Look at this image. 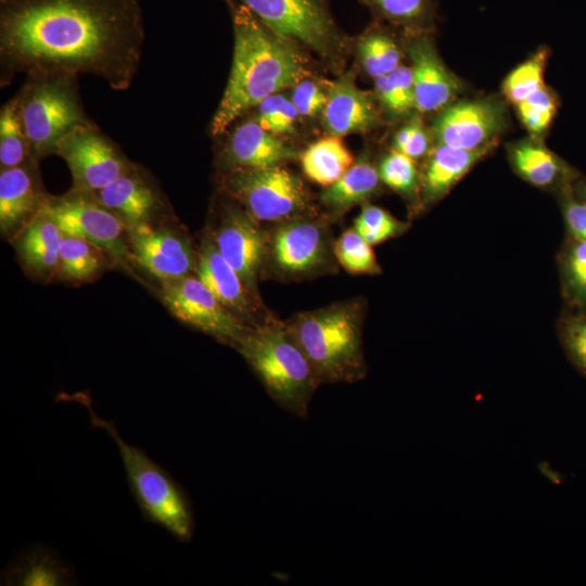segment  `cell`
Returning a JSON list of instances; mask_svg holds the SVG:
<instances>
[{"label":"cell","mask_w":586,"mask_h":586,"mask_svg":"<svg viewBox=\"0 0 586 586\" xmlns=\"http://www.w3.org/2000/svg\"><path fill=\"white\" fill-rule=\"evenodd\" d=\"M144 41L137 0H1L5 74L95 75L113 89L131 84Z\"/></svg>","instance_id":"1"},{"label":"cell","mask_w":586,"mask_h":586,"mask_svg":"<svg viewBox=\"0 0 586 586\" xmlns=\"http://www.w3.org/2000/svg\"><path fill=\"white\" fill-rule=\"evenodd\" d=\"M227 2L234 33L233 61L211 123L213 136L224 133L231 123L267 97L294 87L306 74L297 43L276 34L244 4L237 0Z\"/></svg>","instance_id":"2"},{"label":"cell","mask_w":586,"mask_h":586,"mask_svg":"<svg viewBox=\"0 0 586 586\" xmlns=\"http://www.w3.org/2000/svg\"><path fill=\"white\" fill-rule=\"evenodd\" d=\"M365 316L366 302L358 297L298 313L285 321L319 385L355 383L366 377Z\"/></svg>","instance_id":"3"},{"label":"cell","mask_w":586,"mask_h":586,"mask_svg":"<svg viewBox=\"0 0 586 586\" xmlns=\"http://www.w3.org/2000/svg\"><path fill=\"white\" fill-rule=\"evenodd\" d=\"M233 348L282 409L300 418L307 416L320 385L285 322L272 318L252 327Z\"/></svg>","instance_id":"4"},{"label":"cell","mask_w":586,"mask_h":586,"mask_svg":"<svg viewBox=\"0 0 586 586\" xmlns=\"http://www.w3.org/2000/svg\"><path fill=\"white\" fill-rule=\"evenodd\" d=\"M71 398L88 410L92 426L104 430L118 447L130 493L144 520L163 527L179 542H189L194 519L182 486L144 450L125 442L113 421L99 417L89 396L78 394Z\"/></svg>","instance_id":"5"},{"label":"cell","mask_w":586,"mask_h":586,"mask_svg":"<svg viewBox=\"0 0 586 586\" xmlns=\"http://www.w3.org/2000/svg\"><path fill=\"white\" fill-rule=\"evenodd\" d=\"M17 103L34 161L56 154L59 143L67 133L91 124L78 97L76 76H29Z\"/></svg>","instance_id":"6"},{"label":"cell","mask_w":586,"mask_h":586,"mask_svg":"<svg viewBox=\"0 0 586 586\" xmlns=\"http://www.w3.org/2000/svg\"><path fill=\"white\" fill-rule=\"evenodd\" d=\"M334 241L328 224L310 216L278 222L267 231L262 276L300 281L336 270Z\"/></svg>","instance_id":"7"},{"label":"cell","mask_w":586,"mask_h":586,"mask_svg":"<svg viewBox=\"0 0 586 586\" xmlns=\"http://www.w3.org/2000/svg\"><path fill=\"white\" fill-rule=\"evenodd\" d=\"M221 187L257 221H284L304 216L308 208L304 183L283 166L228 169Z\"/></svg>","instance_id":"8"},{"label":"cell","mask_w":586,"mask_h":586,"mask_svg":"<svg viewBox=\"0 0 586 586\" xmlns=\"http://www.w3.org/2000/svg\"><path fill=\"white\" fill-rule=\"evenodd\" d=\"M279 36L337 60L346 39L337 27L329 0H237Z\"/></svg>","instance_id":"9"},{"label":"cell","mask_w":586,"mask_h":586,"mask_svg":"<svg viewBox=\"0 0 586 586\" xmlns=\"http://www.w3.org/2000/svg\"><path fill=\"white\" fill-rule=\"evenodd\" d=\"M41 211L64 235L88 241L102 250L114 266L133 275L126 224L90 193L72 190L60 198H48Z\"/></svg>","instance_id":"10"},{"label":"cell","mask_w":586,"mask_h":586,"mask_svg":"<svg viewBox=\"0 0 586 586\" xmlns=\"http://www.w3.org/2000/svg\"><path fill=\"white\" fill-rule=\"evenodd\" d=\"M160 296L178 320L222 344L234 347L252 328L224 306L195 275L162 281Z\"/></svg>","instance_id":"11"},{"label":"cell","mask_w":586,"mask_h":586,"mask_svg":"<svg viewBox=\"0 0 586 586\" xmlns=\"http://www.w3.org/2000/svg\"><path fill=\"white\" fill-rule=\"evenodd\" d=\"M56 154L67 164L73 190L94 193L135 167L123 153L91 124L67 133Z\"/></svg>","instance_id":"12"},{"label":"cell","mask_w":586,"mask_h":586,"mask_svg":"<svg viewBox=\"0 0 586 586\" xmlns=\"http://www.w3.org/2000/svg\"><path fill=\"white\" fill-rule=\"evenodd\" d=\"M208 230L220 254L260 300L258 280L266 257L267 231L233 200L221 205L214 227Z\"/></svg>","instance_id":"13"},{"label":"cell","mask_w":586,"mask_h":586,"mask_svg":"<svg viewBox=\"0 0 586 586\" xmlns=\"http://www.w3.org/2000/svg\"><path fill=\"white\" fill-rule=\"evenodd\" d=\"M127 231L132 264L161 282L195 275L196 250L184 232L152 221Z\"/></svg>","instance_id":"14"},{"label":"cell","mask_w":586,"mask_h":586,"mask_svg":"<svg viewBox=\"0 0 586 586\" xmlns=\"http://www.w3.org/2000/svg\"><path fill=\"white\" fill-rule=\"evenodd\" d=\"M506 126L504 104L495 99L464 100L443 109L433 124L438 144L463 150L494 148Z\"/></svg>","instance_id":"15"},{"label":"cell","mask_w":586,"mask_h":586,"mask_svg":"<svg viewBox=\"0 0 586 586\" xmlns=\"http://www.w3.org/2000/svg\"><path fill=\"white\" fill-rule=\"evenodd\" d=\"M195 276L246 324L255 327L273 318L220 254L208 229L196 250Z\"/></svg>","instance_id":"16"},{"label":"cell","mask_w":586,"mask_h":586,"mask_svg":"<svg viewBox=\"0 0 586 586\" xmlns=\"http://www.w3.org/2000/svg\"><path fill=\"white\" fill-rule=\"evenodd\" d=\"M408 52L412 61L416 109L429 113L448 106L460 91V81L443 63L431 38L425 34L416 35L408 44Z\"/></svg>","instance_id":"17"},{"label":"cell","mask_w":586,"mask_h":586,"mask_svg":"<svg viewBox=\"0 0 586 586\" xmlns=\"http://www.w3.org/2000/svg\"><path fill=\"white\" fill-rule=\"evenodd\" d=\"M44 195L35 169L27 162L0 173V229L2 234L20 232L42 208Z\"/></svg>","instance_id":"18"},{"label":"cell","mask_w":586,"mask_h":586,"mask_svg":"<svg viewBox=\"0 0 586 586\" xmlns=\"http://www.w3.org/2000/svg\"><path fill=\"white\" fill-rule=\"evenodd\" d=\"M296 157L297 152L292 146L256 120H246L235 127L224 150V163L228 169L270 168Z\"/></svg>","instance_id":"19"},{"label":"cell","mask_w":586,"mask_h":586,"mask_svg":"<svg viewBox=\"0 0 586 586\" xmlns=\"http://www.w3.org/2000/svg\"><path fill=\"white\" fill-rule=\"evenodd\" d=\"M322 119L330 135L341 137L371 129L377 124L378 111L371 97L356 87L348 73L332 84Z\"/></svg>","instance_id":"20"},{"label":"cell","mask_w":586,"mask_h":586,"mask_svg":"<svg viewBox=\"0 0 586 586\" xmlns=\"http://www.w3.org/2000/svg\"><path fill=\"white\" fill-rule=\"evenodd\" d=\"M63 238L58 224L42 211L17 233L14 245L30 276L40 280L55 277Z\"/></svg>","instance_id":"21"},{"label":"cell","mask_w":586,"mask_h":586,"mask_svg":"<svg viewBox=\"0 0 586 586\" xmlns=\"http://www.w3.org/2000/svg\"><path fill=\"white\" fill-rule=\"evenodd\" d=\"M76 574L53 549L33 545L16 555L1 573L5 586H64L76 584Z\"/></svg>","instance_id":"22"},{"label":"cell","mask_w":586,"mask_h":586,"mask_svg":"<svg viewBox=\"0 0 586 586\" xmlns=\"http://www.w3.org/2000/svg\"><path fill=\"white\" fill-rule=\"evenodd\" d=\"M90 194L118 215L126 224L127 230L151 222L160 204L154 189L135 167L111 184Z\"/></svg>","instance_id":"23"},{"label":"cell","mask_w":586,"mask_h":586,"mask_svg":"<svg viewBox=\"0 0 586 586\" xmlns=\"http://www.w3.org/2000/svg\"><path fill=\"white\" fill-rule=\"evenodd\" d=\"M492 150H463L438 144L431 153L421 177L423 202L432 204L444 198Z\"/></svg>","instance_id":"24"},{"label":"cell","mask_w":586,"mask_h":586,"mask_svg":"<svg viewBox=\"0 0 586 586\" xmlns=\"http://www.w3.org/2000/svg\"><path fill=\"white\" fill-rule=\"evenodd\" d=\"M378 169L367 157L355 162L334 183L327 187L320 200L333 217L342 216L356 204L366 202L380 188Z\"/></svg>","instance_id":"25"},{"label":"cell","mask_w":586,"mask_h":586,"mask_svg":"<svg viewBox=\"0 0 586 586\" xmlns=\"http://www.w3.org/2000/svg\"><path fill=\"white\" fill-rule=\"evenodd\" d=\"M304 174L314 182L329 187L354 164L341 138L330 136L311 143L301 155Z\"/></svg>","instance_id":"26"},{"label":"cell","mask_w":586,"mask_h":586,"mask_svg":"<svg viewBox=\"0 0 586 586\" xmlns=\"http://www.w3.org/2000/svg\"><path fill=\"white\" fill-rule=\"evenodd\" d=\"M109 263L112 264L110 257L95 245L64 235L55 277L69 283L90 282L106 269Z\"/></svg>","instance_id":"27"},{"label":"cell","mask_w":586,"mask_h":586,"mask_svg":"<svg viewBox=\"0 0 586 586\" xmlns=\"http://www.w3.org/2000/svg\"><path fill=\"white\" fill-rule=\"evenodd\" d=\"M509 156L514 170L535 187L551 186L562 170L557 156L537 141L523 140L512 144Z\"/></svg>","instance_id":"28"},{"label":"cell","mask_w":586,"mask_h":586,"mask_svg":"<svg viewBox=\"0 0 586 586\" xmlns=\"http://www.w3.org/2000/svg\"><path fill=\"white\" fill-rule=\"evenodd\" d=\"M375 16L411 33L430 28L436 18L434 0H359Z\"/></svg>","instance_id":"29"},{"label":"cell","mask_w":586,"mask_h":586,"mask_svg":"<svg viewBox=\"0 0 586 586\" xmlns=\"http://www.w3.org/2000/svg\"><path fill=\"white\" fill-rule=\"evenodd\" d=\"M367 74L374 79L400 66L402 54L393 37L381 27L367 30L357 42Z\"/></svg>","instance_id":"30"},{"label":"cell","mask_w":586,"mask_h":586,"mask_svg":"<svg viewBox=\"0 0 586 586\" xmlns=\"http://www.w3.org/2000/svg\"><path fill=\"white\" fill-rule=\"evenodd\" d=\"M31 158L17 99L8 102L0 113L1 169L21 166Z\"/></svg>","instance_id":"31"},{"label":"cell","mask_w":586,"mask_h":586,"mask_svg":"<svg viewBox=\"0 0 586 586\" xmlns=\"http://www.w3.org/2000/svg\"><path fill=\"white\" fill-rule=\"evenodd\" d=\"M334 254L337 263L349 273L370 276L382 273L372 245L354 227L343 231L334 241Z\"/></svg>","instance_id":"32"},{"label":"cell","mask_w":586,"mask_h":586,"mask_svg":"<svg viewBox=\"0 0 586 586\" xmlns=\"http://www.w3.org/2000/svg\"><path fill=\"white\" fill-rule=\"evenodd\" d=\"M546 61L547 51L540 49L509 73L502 82V91L510 102L517 105L545 86Z\"/></svg>","instance_id":"33"},{"label":"cell","mask_w":586,"mask_h":586,"mask_svg":"<svg viewBox=\"0 0 586 586\" xmlns=\"http://www.w3.org/2000/svg\"><path fill=\"white\" fill-rule=\"evenodd\" d=\"M374 85L381 102L392 113L404 114L416 107L413 74L410 67L400 65L375 78Z\"/></svg>","instance_id":"34"},{"label":"cell","mask_w":586,"mask_h":586,"mask_svg":"<svg viewBox=\"0 0 586 586\" xmlns=\"http://www.w3.org/2000/svg\"><path fill=\"white\" fill-rule=\"evenodd\" d=\"M354 228L369 244L375 245L405 233L409 224L379 206L365 205L355 219Z\"/></svg>","instance_id":"35"},{"label":"cell","mask_w":586,"mask_h":586,"mask_svg":"<svg viewBox=\"0 0 586 586\" xmlns=\"http://www.w3.org/2000/svg\"><path fill=\"white\" fill-rule=\"evenodd\" d=\"M378 171L382 182L406 196H412L421 182L415 160L396 150L381 161Z\"/></svg>","instance_id":"36"},{"label":"cell","mask_w":586,"mask_h":586,"mask_svg":"<svg viewBox=\"0 0 586 586\" xmlns=\"http://www.w3.org/2000/svg\"><path fill=\"white\" fill-rule=\"evenodd\" d=\"M256 122L267 131L279 135L292 132L297 118V111L291 100L275 93L258 105Z\"/></svg>","instance_id":"37"},{"label":"cell","mask_w":586,"mask_h":586,"mask_svg":"<svg viewBox=\"0 0 586 586\" xmlns=\"http://www.w3.org/2000/svg\"><path fill=\"white\" fill-rule=\"evenodd\" d=\"M522 124L532 133L543 132L556 113V100L546 86L517 104Z\"/></svg>","instance_id":"38"},{"label":"cell","mask_w":586,"mask_h":586,"mask_svg":"<svg viewBox=\"0 0 586 586\" xmlns=\"http://www.w3.org/2000/svg\"><path fill=\"white\" fill-rule=\"evenodd\" d=\"M564 277L571 295L586 300V241L577 240L568 252L564 262Z\"/></svg>","instance_id":"39"},{"label":"cell","mask_w":586,"mask_h":586,"mask_svg":"<svg viewBox=\"0 0 586 586\" xmlns=\"http://www.w3.org/2000/svg\"><path fill=\"white\" fill-rule=\"evenodd\" d=\"M561 340L572 364L586 375V318L565 323L561 331Z\"/></svg>","instance_id":"40"},{"label":"cell","mask_w":586,"mask_h":586,"mask_svg":"<svg viewBox=\"0 0 586 586\" xmlns=\"http://www.w3.org/2000/svg\"><path fill=\"white\" fill-rule=\"evenodd\" d=\"M430 141L419 120H412L395 136L394 150L417 160L429 151Z\"/></svg>","instance_id":"41"},{"label":"cell","mask_w":586,"mask_h":586,"mask_svg":"<svg viewBox=\"0 0 586 586\" xmlns=\"http://www.w3.org/2000/svg\"><path fill=\"white\" fill-rule=\"evenodd\" d=\"M291 101L294 104L298 115L314 116L323 110L327 95L323 91L310 80H301L293 87Z\"/></svg>","instance_id":"42"},{"label":"cell","mask_w":586,"mask_h":586,"mask_svg":"<svg viewBox=\"0 0 586 586\" xmlns=\"http://www.w3.org/2000/svg\"><path fill=\"white\" fill-rule=\"evenodd\" d=\"M563 214L570 232L576 240L586 241V203L569 201Z\"/></svg>","instance_id":"43"},{"label":"cell","mask_w":586,"mask_h":586,"mask_svg":"<svg viewBox=\"0 0 586 586\" xmlns=\"http://www.w3.org/2000/svg\"><path fill=\"white\" fill-rule=\"evenodd\" d=\"M583 194H584V196L586 198V186H585L584 189H583Z\"/></svg>","instance_id":"44"}]
</instances>
